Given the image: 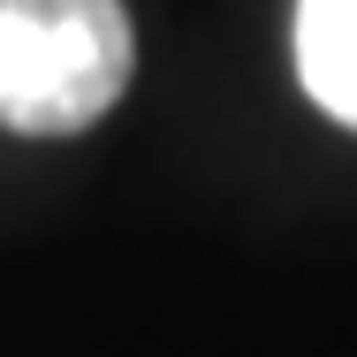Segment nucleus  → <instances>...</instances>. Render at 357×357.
Wrapping results in <instances>:
<instances>
[{
  "label": "nucleus",
  "instance_id": "f257e3e1",
  "mask_svg": "<svg viewBox=\"0 0 357 357\" xmlns=\"http://www.w3.org/2000/svg\"><path fill=\"white\" fill-rule=\"evenodd\" d=\"M137 69L122 0H0V122L23 137L91 130Z\"/></svg>",
  "mask_w": 357,
  "mask_h": 357
},
{
  "label": "nucleus",
  "instance_id": "f03ea898",
  "mask_svg": "<svg viewBox=\"0 0 357 357\" xmlns=\"http://www.w3.org/2000/svg\"><path fill=\"white\" fill-rule=\"evenodd\" d=\"M296 76L342 130H357V0H296Z\"/></svg>",
  "mask_w": 357,
  "mask_h": 357
}]
</instances>
